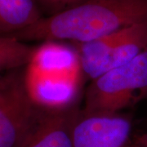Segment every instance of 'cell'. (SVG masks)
Here are the masks:
<instances>
[{
	"mask_svg": "<svg viewBox=\"0 0 147 147\" xmlns=\"http://www.w3.org/2000/svg\"><path fill=\"white\" fill-rule=\"evenodd\" d=\"M142 97H147V48L130 62L92 80L82 111L118 114Z\"/></svg>",
	"mask_w": 147,
	"mask_h": 147,
	"instance_id": "3",
	"label": "cell"
},
{
	"mask_svg": "<svg viewBox=\"0 0 147 147\" xmlns=\"http://www.w3.org/2000/svg\"><path fill=\"white\" fill-rule=\"evenodd\" d=\"M80 106L64 110L40 109L21 147H73L72 135Z\"/></svg>",
	"mask_w": 147,
	"mask_h": 147,
	"instance_id": "7",
	"label": "cell"
},
{
	"mask_svg": "<svg viewBox=\"0 0 147 147\" xmlns=\"http://www.w3.org/2000/svg\"><path fill=\"white\" fill-rule=\"evenodd\" d=\"M86 0H36L38 6L48 12L47 16L54 15L60 11L78 5Z\"/></svg>",
	"mask_w": 147,
	"mask_h": 147,
	"instance_id": "10",
	"label": "cell"
},
{
	"mask_svg": "<svg viewBox=\"0 0 147 147\" xmlns=\"http://www.w3.org/2000/svg\"><path fill=\"white\" fill-rule=\"evenodd\" d=\"M43 16L36 0H0V35L11 36Z\"/></svg>",
	"mask_w": 147,
	"mask_h": 147,
	"instance_id": "8",
	"label": "cell"
},
{
	"mask_svg": "<svg viewBox=\"0 0 147 147\" xmlns=\"http://www.w3.org/2000/svg\"><path fill=\"white\" fill-rule=\"evenodd\" d=\"M131 119L122 113L88 114L82 108L73 128V147H132Z\"/></svg>",
	"mask_w": 147,
	"mask_h": 147,
	"instance_id": "6",
	"label": "cell"
},
{
	"mask_svg": "<svg viewBox=\"0 0 147 147\" xmlns=\"http://www.w3.org/2000/svg\"><path fill=\"white\" fill-rule=\"evenodd\" d=\"M79 53L85 78L90 81L130 62L147 48V24H137L80 43Z\"/></svg>",
	"mask_w": 147,
	"mask_h": 147,
	"instance_id": "4",
	"label": "cell"
},
{
	"mask_svg": "<svg viewBox=\"0 0 147 147\" xmlns=\"http://www.w3.org/2000/svg\"><path fill=\"white\" fill-rule=\"evenodd\" d=\"M137 24H147V0H86L54 15L44 16L9 37L24 42L80 43Z\"/></svg>",
	"mask_w": 147,
	"mask_h": 147,
	"instance_id": "1",
	"label": "cell"
},
{
	"mask_svg": "<svg viewBox=\"0 0 147 147\" xmlns=\"http://www.w3.org/2000/svg\"><path fill=\"white\" fill-rule=\"evenodd\" d=\"M85 79L76 48L65 42L45 41L34 46L24 67L28 96L42 110L79 106Z\"/></svg>",
	"mask_w": 147,
	"mask_h": 147,
	"instance_id": "2",
	"label": "cell"
},
{
	"mask_svg": "<svg viewBox=\"0 0 147 147\" xmlns=\"http://www.w3.org/2000/svg\"><path fill=\"white\" fill-rule=\"evenodd\" d=\"M135 147H147V133L142 134L136 138Z\"/></svg>",
	"mask_w": 147,
	"mask_h": 147,
	"instance_id": "11",
	"label": "cell"
},
{
	"mask_svg": "<svg viewBox=\"0 0 147 147\" xmlns=\"http://www.w3.org/2000/svg\"><path fill=\"white\" fill-rule=\"evenodd\" d=\"M24 67L0 74V147H21L40 111L27 93Z\"/></svg>",
	"mask_w": 147,
	"mask_h": 147,
	"instance_id": "5",
	"label": "cell"
},
{
	"mask_svg": "<svg viewBox=\"0 0 147 147\" xmlns=\"http://www.w3.org/2000/svg\"><path fill=\"white\" fill-rule=\"evenodd\" d=\"M34 47L15 38L0 35V74L26 66Z\"/></svg>",
	"mask_w": 147,
	"mask_h": 147,
	"instance_id": "9",
	"label": "cell"
}]
</instances>
